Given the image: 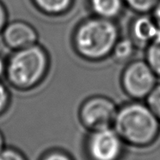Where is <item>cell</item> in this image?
<instances>
[{
  "label": "cell",
  "instance_id": "obj_1",
  "mask_svg": "<svg viewBox=\"0 0 160 160\" xmlns=\"http://www.w3.org/2000/svg\"><path fill=\"white\" fill-rule=\"evenodd\" d=\"M121 36L117 21L91 15L75 26L71 43L73 51L80 59L98 63L110 58L115 43Z\"/></svg>",
  "mask_w": 160,
  "mask_h": 160
},
{
  "label": "cell",
  "instance_id": "obj_2",
  "mask_svg": "<svg viewBox=\"0 0 160 160\" xmlns=\"http://www.w3.org/2000/svg\"><path fill=\"white\" fill-rule=\"evenodd\" d=\"M113 128L127 146L146 148L160 136V122L145 101L119 105Z\"/></svg>",
  "mask_w": 160,
  "mask_h": 160
},
{
  "label": "cell",
  "instance_id": "obj_3",
  "mask_svg": "<svg viewBox=\"0 0 160 160\" xmlns=\"http://www.w3.org/2000/svg\"><path fill=\"white\" fill-rule=\"evenodd\" d=\"M51 68L48 51L40 43L12 51L7 57L4 78L7 84L20 92L35 90L43 84Z\"/></svg>",
  "mask_w": 160,
  "mask_h": 160
},
{
  "label": "cell",
  "instance_id": "obj_4",
  "mask_svg": "<svg viewBox=\"0 0 160 160\" xmlns=\"http://www.w3.org/2000/svg\"><path fill=\"white\" fill-rule=\"evenodd\" d=\"M158 84V77L144 59L125 64L120 77L121 88L130 100L145 101Z\"/></svg>",
  "mask_w": 160,
  "mask_h": 160
},
{
  "label": "cell",
  "instance_id": "obj_5",
  "mask_svg": "<svg viewBox=\"0 0 160 160\" xmlns=\"http://www.w3.org/2000/svg\"><path fill=\"white\" fill-rule=\"evenodd\" d=\"M119 105L106 95L90 96L81 102L78 117L88 131L113 127Z\"/></svg>",
  "mask_w": 160,
  "mask_h": 160
},
{
  "label": "cell",
  "instance_id": "obj_6",
  "mask_svg": "<svg viewBox=\"0 0 160 160\" xmlns=\"http://www.w3.org/2000/svg\"><path fill=\"white\" fill-rule=\"evenodd\" d=\"M126 144L113 127L89 131L84 141L88 160H122Z\"/></svg>",
  "mask_w": 160,
  "mask_h": 160
},
{
  "label": "cell",
  "instance_id": "obj_7",
  "mask_svg": "<svg viewBox=\"0 0 160 160\" xmlns=\"http://www.w3.org/2000/svg\"><path fill=\"white\" fill-rule=\"evenodd\" d=\"M0 37L5 48L11 52L26 48L39 42L38 31L31 23L24 20L8 22Z\"/></svg>",
  "mask_w": 160,
  "mask_h": 160
},
{
  "label": "cell",
  "instance_id": "obj_8",
  "mask_svg": "<svg viewBox=\"0 0 160 160\" xmlns=\"http://www.w3.org/2000/svg\"><path fill=\"white\" fill-rule=\"evenodd\" d=\"M160 33L151 14H136L128 27V36L138 48H145Z\"/></svg>",
  "mask_w": 160,
  "mask_h": 160
},
{
  "label": "cell",
  "instance_id": "obj_9",
  "mask_svg": "<svg viewBox=\"0 0 160 160\" xmlns=\"http://www.w3.org/2000/svg\"><path fill=\"white\" fill-rule=\"evenodd\" d=\"M89 11L95 17L117 21L126 11L123 0H87Z\"/></svg>",
  "mask_w": 160,
  "mask_h": 160
},
{
  "label": "cell",
  "instance_id": "obj_10",
  "mask_svg": "<svg viewBox=\"0 0 160 160\" xmlns=\"http://www.w3.org/2000/svg\"><path fill=\"white\" fill-rule=\"evenodd\" d=\"M40 13L49 18L65 16L72 10L75 0H30Z\"/></svg>",
  "mask_w": 160,
  "mask_h": 160
},
{
  "label": "cell",
  "instance_id": "obj_11",
  "mask_svg": "<svg viewBox=\"0 0 160 160\" xmlns=\"http://www.w3.org/2000/svg\"><path fill=\"white\" fill-rule=\"evenodd\" d=\"M138 49L135 43L128 35L125 37L121 36L115 43L110 58L115 62L125 65L134 58Z\"/></svg>",
  "mask_w": 160,
  "mask_h": 160
},
{
  "label": "cell",
  "instance_id": "obj_12",
  "mask_svg": "<svg viewBox=\"0 0 160 160\" xmlns=\"http://www.w3.org/2000/svg\"><path fill=\"white\" fill-rule=\"evenodd\" d=\"M145 58L147 64L160 78V33L145 48Z\"/></svg>",
  "mask_w": 160,
  "mask_h": 160
},
{
  "label": "cell",
  "instance_id": "obj_13",
  "mask_svg": "<svg viewBox=\"0 0 160 160\" xmlns=\"http://www.w3.org/2000/svg\"><path fill=\"white\" fill-rule=\"evenodd\" d=\"M126 8L135 14H150L158 0H123Z\"/></svg>",
  "mask_w": 160,
  "mask_h": 160
},
{
  "label": "cell",
  "instance_id": "obj_14",
  "mask_svg": "<svg viewBox=\"0 0 160 160\" xmlns=\"http://www.w3.org/2000/svg\"><path fill=\"white\" fill-rule=\"evenodd\" d=\"M11 93L10 86L0 79V116L9 110L11 105Z\"/></svg>",
  "mask_w": 160,
  "mask_h": 160
},
{
  "label": "cell",
  "instance_id": "obj_15",
  "mask_svg": "<svg viewBox=\"0 0 160 160\" xmlns=\"http://www.w3.org/2000/svg\"><path fill=\"white\" fill-rule=\"evenodd\" d=\"M145 102L160 122V84H157Z\"/></svg>",
  "mask_w": 160,
  "mask_h": 160
},
{
  "label": "cell",
  "instance_id": "obj_16",
  "mask_svg": "<svg viewBox=\"0 0 160 160\" xmlns=\"http://www.w3.org/2000/svg\"><path fill=\"white\" fill-rule=\"evenodd\" d=\"M0 160H27L18 150L11 147H4L0 152Z\"/></svg>",
  "mask_w": 160,
  "mask_h": 160
},
{
  "label": "cell",
  "instance_id": "obj_17",
  "mask_svg": "<svg viewBox=\"0 0 160 160\" xmlns=\"http://www.w3.org/2000/svg\"><path fill=\"white\" fill-rule=\"evenodd\" d=\"M41 160H74L68 153L61 150H52L46 153Z\"/></svg>",
  "mask_w": 160,
  "mask_h": 160
},
{
  "label": "cell",
  "instance_id": "obj_18",
  "mask_svg": "<svg viewBox=\"0 0 160 160\" xmlns=\"http://www.w3.org/2000/svg\"><path fill=\"white\" fill-rule=\"evenodd\" d=\"M9 22V12L5 4L0 0V34Z\"/></svg>",
  "mask_w": 160,
  "mask_h": 160
},
{
  "label": "cell",
  "instance_id": "obj_19",
  "mask_svg": "<svg viewBox=\"0 0 160 160\" xmlns=\"http://www.w3.org/2000/svg\"><path fill=\"white\" fill-rule=\"evenodd\" d=\"M150 14L152 17L154 21H155V22L158 25V27L160 29V0H158V2L157 3L154 9L152 11V12Z\"/></svg>",
  "mask_w": 160,
  "mask_h": 160
},
{
  "label": "cell",
  "instance_id": "obj_20",
  "mask_svg": "<svg viewBox=\"0 0 160 160\" xmlns=\"http://www.w3.org/2000/svg\"><path fill=\"white\" fill-rule=\"evenodd\" d=\"M7 66V57H4L0 54V79H3L5 77Z\"/></svg>",
  "mask_w": 160,
  "mask_h": 160
},
{
  "label": "cell",
  "instance_id": "obj_21",
  "mask_svg": "<svg viewBox=\"0 0 160 160\" xmlns=\"http://www.w3.org/2000/svg\"><path fill=\"white\" fill-rule=\"evenodd\" d=\"M4 145H5V141H4V133H3V132L0 130V152L5 147Z\"/></svg>",
  "mask_w": 160,
  "mask_h": 160
}]
</instances>
